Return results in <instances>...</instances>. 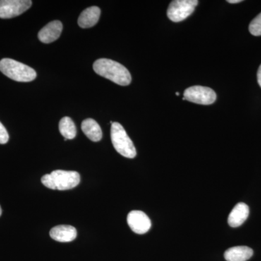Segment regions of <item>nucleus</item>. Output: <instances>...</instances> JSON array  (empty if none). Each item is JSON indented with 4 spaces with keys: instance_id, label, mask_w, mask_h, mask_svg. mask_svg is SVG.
I'll return each mask as SVG.
<instances>
[{
    "instance_id": "obj_17",
    "label": "nucleus",
    "mask_w": 261,
    "mask_h": 261,
    "mask_svg": "<svg viewBox=\"0 0 261 261\" xmlns=\"http://www.w3.org/2000/svg\"><path fill=\"white\" fill-rule=\"evenodd\" d=\"M8 140H9V135L3 123L0 122V144L4 145L8 142Z\"/></svg>"
},
{
    "instance_id": "obj_15",
    "label": "nucleus",
    "mask_w": 261,
    "mask_h": 261,
    "mask_svg": "<svg viewBox=\"0 0 261 261\" xmlns=\"http://www.w3.org/2000/svg\"><path fill=\"white\" fill-rule=\"evenodd\" d=\"M59 129L66 140H73L76 136V127L69 117L62 118L59 123Z\"/></svg>"
},
{
    "instance_id": "obj_9",
    "label": "nucleus",
    "mask_w": 261,
    "mask_h": 261,
    "mask_svg": "<svg viewBox=\"0 0 261 261\" xmlns=\"http://www.w3.org/2000/svg\"><path fill=\"white\" fill-rule=\"evenodd\" d=\"M63 31V24L59 20H54L46 25L39 32V41L44 44H49L56 41L61 36Z\"/></svg>"
},
{
    "instance_id": "obj_16",
    "label": "nucleus",
    "mask_w": 261,
    "mask_h": 261,
    "mask_svg": "<svg viewBox=\"0 0 261 261\" xmlns=\"http://www.w3.org/2000/svg\"><path fill=\"white\" fill-rule=\"evenodd\" d=\"M249 31L253 36H261V13L252 20L249 25Z\"/></svg>"
},
{
    "instance_id": "obj_1",
    "label": "nucleus",
    "mask_w": 261,
    "mask_h": 261,
    "mask_svg": "<svg viewBox=\"0 0 261 261\" xmlns=\"http://www.w3.org/2000/svg\"><path fill=\"white\" fill-rule=\"evenodd\" d=\"M93 68L97 74L121 86L129 85L132 75L126 67L112 60L102 58L94 62Z\"/></svg>"
},
{
    "instance_id": "obj_3",
    "label": "nucleus",
    "mask_w": 261,
    "mask_h": 261,
    "mask_svg": "<svg viewBox=\"0 0 261 261\" xmlns=\"http://www.w3.org/2000/svg\"><path fill=\"white\" fill-rule=\"evenodd\" d=\"M0 71L8 78L19 82H32L37 78V73L31 67L10 58L0 61Z\"/></svg>"
},
{
    "instance_id": "obj_19",
    "label": "nucleus",
    "mask_w": 261,
    "mask_h": 261,
    "mask_svg": "<svg viewBox=\"0 0 261 261\" xmlns=\"http://www.w3.org/2000/svg\"><path fill=\"white\" fill-rule=\"evenodd\" d=\"M228 3H231V4H236V3H241V0H228Z\"/></svg>"
},
{
    "instance_id": "obj_21",
    "label": "nucleus",
    "mask_w": 261,
    "mask_h": 261,
    "mask_svg": "<svg viewBox=\"0 0 261 261\" xmlns=\"http://www.w3.org/2000/svg\"><path fill=\"white\" fill-rule=\"evenodd\" d=\"M176 95H177V96H178V95H179V93H178V92H176Z\"/></svg>"
},
{
    "instance_id": "obj_12",
    "label": "nucleus",
    "mask_w": 261,
    "mask_h": 261,
    "mask_svg": "<svg viewBox=\"0 0 261 261\" xmlns=\"http://www.w3.org/2000/svg\"><path fill=\"white\" fill-rule=\"evenodd\" d=\"M100 9L93 6L87 8L81 13L78 23L81 28L87 29L94 27L97 23L100 16Z\"/></svg>"
},
{
    "instance_id": "obj_20",
    "label": "nucleus",
    "mask_w": 261,
    "mask_h": 261,
    "mask_svg": "<svg viewBox=\"0 0 261 261\" xmlns=\"http://www.w3.org/2000/svg\"><path fill=\"white\" fill-rule=\"evenodd\" d=\"M2 215V208L1 207H0V216H1Z\"/></svg>"
},
{
    "instance_id": "obj_13",
    "label": "nucleus",
    "mask_w": 261,
    "mask_h": 261,
    "mask_svg": "<svg viewBox=\"0 0 261 261\" xmlns=\"http://www.w3.org/2000/svg\"><path fill=\"white\" fill-rule=\"evenodd\" d=\"M253 255V250L246 246L233 247L224 253L226 261H247Z\"/></svg>"
},
{
    "instance_id": "obj_5",
    "label": "nucleus",
    "mask_w": 261,
    "mask_h": 261,
    "mask_svg": "<svg viewBox=\"0 0 261 261\" xmlns=\"http://www.w3.org/2000/svg\"><path fill=\"white\" fill-rule=\"evenodd\" d=\"M197 5V0H174L168 7V18L173 22H181L193 13Z\"/></svg>"
},
{
    "instance_id": "obj_2",
    "label": "nucleus",
    "mask_w": 261,
    "mask_h": 261,
    "mask_svg": "<svg viewBox=\"0 0 261 261\" xmlns=\"http://www.w3.org/2000/svg\"><path fill=\"white\" fill-rule=\"evenodd\" d=\"M42 183L47 188L54 190H68L78 186L80 174L76 171L56 170L42 176Z\"/></svg>"
},
{
    "instance_id": "obj_11",
    "label": "nucleus",
    "mask_w": 261,
    "mask_h": 261,
    "mask_svg": "<svg viewBox=\"0 0 261 261\" xmlns=\"http://www.w3.org/2000/svg\"><path fill=\"white\" fill-rule=\"evenodd\" d=\"M249 214H250V209L248 205L244 202L237 204L228 216V224L233 228L241 226L248 218Z\"/></svg>"
},
{
    "instance_id": "obj_7",
    "label": "nucleus",
    "mask_w": 261,
    "mask_h": 261,
    "mask_svg": "<svg viewBox=\"0 0 261 261\" xmlns=\"http://www.w3.org/2000/svg\"><path fill=\"white\" fill-rule=\"evenodd\" d=\"M30 0H1L0 18L8 19L18 16L32 6Z\"/></svg>"
},
{
    "instance_id": "obj_14",
    "label": "nucleus",
    "mask_w": 261,
    "mask_h": 261,
    "mask_svg": "<svg viewBox=\"0 0 261 261\" xmlns=\"http://www.w3.org/2000/svg\"><path fill=\"white\" fill-rule=\"evenodd\" d=\"M82 129L84 135L92 142H97L102 140V132L97 121L92 118L84 120L82 122Z\"/></svg>"
},
{
    "instance_id": "obj_8",
    "label": "nucleus",
    "mask_w": 261,
    "mask_h": 261,
    "mask_svg": "<svg viewBox=\"0 0 261 261\" xmlns=\"http://www.w3.org/2000/svg\"><path fill=\"white\" fill-rule=\"evenodd\" d=\"M127 223L132 231L138 234L147 233L152 226L148 216L140 211H130L127 216Z\"/></svg>"
},
{
    "instance_id": "obj_6",
    "label": "nucleus",
    "mask_w": 261,
    "mask_h": 261,
    "mask_svg": "<svg viewBox=\"0 0 261 261\" xmlns=\"http://www.w3.org/2000/svg\"><path fill=\"white\" fill-rule=\"evenodd\" d=\"M183 99L197 104L208 106L216 100V94L209 87L194 86L185 91Z\"/></svg>"
},
{
    "instance_id": "obj_10",
    "label": "nucleus",
    "mask_w": 261,
    "mask_h": 261,
    "mask_svg": "<svg viewBox=\"0 0 261 261\" xmlns=\"http://www.w3.org/2000/svg\"><path fill=\"white\" fill-rule=\"evenodd\" d=\"M49 235L56 241L70 243L76 238L77 231L75 227L70 225H59L51 228Z\"/></svg>"
},
{
    "instance_id": "obj_18",
    "label": "nucleus",
    "mask_w": 261,
    "mask_h": 261,
    "mask_svg": "<svg viewBox=\"0 0 261 261\" xmlns=\"http://www.w3.org/2000/svg\"><path fill=\"white\" fill-rule=\"evenodd\" d=\"M257 82H258L259 86H260L261 88V65L260 67H259L258 70H257Z\"/></svg>"
},
{
    "instance_id": "obj_4",
    "label": "nucleus",
    "mask_w": 261,
    "mask_h": 261,
    "mask_svg": "<svg viewBox=\"0 0 261 261\" xmlns=\"http://www.w3.org/2000/svg\"><path fill=\"white\" fill-rule=\"evenodd\" d=\"M111 140L117 152L127 159H134L137 150L133 142L126 134L124 128L118 122L112 123L111 130Z\"/></svg>"
}]
</instances>
